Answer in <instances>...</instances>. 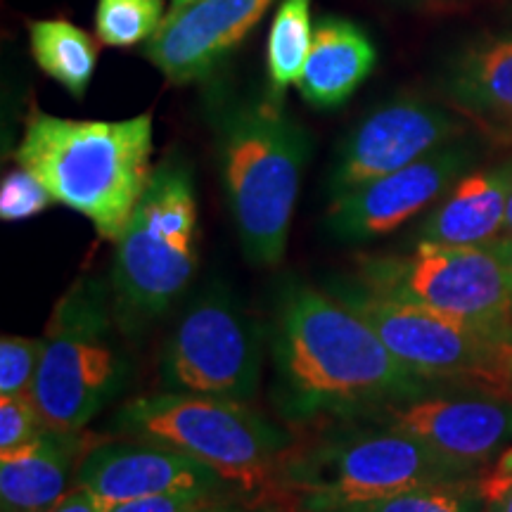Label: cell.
<instances>
[{
    "label": "cell",
    "mask_w": 512,
    "mask_h": 512,
    "mask_svg": "<svg viewBox=\"0 0 512 512\" xmlns=\"http://www.w3.org/2000/svg\"><path fill=\"white\" fill-rule=\"evenodd\" d=\"M285 411L347 418L363 408L430 394L432 382L396 358L358 313L313 287H292L275 339Z\"/></svg>",
    "instance_id": "6da1fadb"
},
{
    "label": "cell",
    "mask_w": 512,
    "mask_h": 512,
    "mask_svg": "<svg viewBox=\"0 0 512 512\" xmlns=\"http://www.w3.org/2000/svg\"><path fill=\"white\" fill-rule=\"evenodd\" d=\"M152 117L64 119L31 112L15 162L55 197L86 216L102 240L117 242L150 181Z\"/></svg>",
    "instance_id": "7a4b0ae2"
},
{
    "label": "cell",
    "mask_w": 512,
    "mask_h": 512,
    "mask_svg": "<svg viewBox=\"0 0 512 512\" xmlns=\"http://www.w3.org/2000/svg\"><path fill=\"white\" fill-rule=\"evenodd\" d=\"M309 150V133L283 110V100L268 95L223 114V185L242 249L256 266L283 261Z\"/></svg>",
    "instance_id": "3957f363"
},
{
    "label": "cell",
    "mask_w": 512,
    "mask_h": 512,
    "mask_svg": "<svg viewBox=\"0 0 512 512\" xmlns=\"http://www.w3.org/2000/svg\"><path fill=\"white\" fill-rule=\"evenodd\" d=\"M477 477L392 427H356L290 444L280 463V498L302 512H347L415 486Z\"/></svg>",
    "instance_id": "277c9868"
},
{
    "label": "cell",
    "mask_w": 512,
    "mask_h": 512,
    "mask_svg": "<svg viewBox=\"0 0 512 512\" xmlns=\"http://www.w3.org/2000/svg\"><path fill=\"white\" fill-rule=\"evenodd\" d=\"M114 425L131 439L200 460L230 489L256 501L280 496V463L292 439L249 403L164 389L124 403Z\"/></svg>",
    "instance_id": "5b68a950"
},
{
    "label": "cell",
    "mask_w": 512,
    "mask_h": 512,
    "mask_svg": "<svg viewBox=\"0 0 512 512\" xmlns=\"http://www.w3.org/2000/svg\"><path fill=\"white\" fill-rule=\"evenodd\" d=\"M197 195L190 169L166 159L117 240L112 283L121 306L143 318L159 316L190 285L197 268Z\"/></svg>",
    "instance_id": "8992f818"
},
{
    "label": "cell",
    "mask_w": 512,
    "mask_h": 512,
    "mask_svg": "<svg viewBox=\"0 0 512 512\" xmlns=\"http://www.w3.org/2000/svg\"><path fill=\"white\" fill-rule=\"evenodd\" d=\"M128 363L93 283L72 287L55 306L43 337L31 399L50 430L81 432L121 392Z\"/></svg>",
    "instance_id": "52a82bcc"
},
{
    "label": "cell",
    "mask_w": 512,
    "mask_h": 512,
    "mask_svg": "<svg viewBox=\"0 0 512 512\" xmlns=\"http://www.w3.org/2000/svg\"><path fill=\"white\" fill-rule=\"evenodd\" d=\"M358 275L380 297L512 337V280L489 245L420 240L408 256L361 259Z\"/></svg>",
    "instance_id": "ba28073f"
},
{
    "label": "cell",
    "mask_w": 512,
    "mask_h": 512,
    "mask_svg": "<svg viewBox=\"0 0 512 512\" xmlns=\"http://www.w3.org/2000/svg\"><path fill=\"white\" fill-rule=\"evenodd\" d=\"M335 297L366 320L415 375L512 399V337L380 297L361 283L339 287Z\"/></svg>",
    "instance_id": "9c48e42d"
},
{
    "label": "cell",
    "mask_w": 512,
    "mask_h": 512,
    "mask_svg": "<svg viewBox=\"0 0 512 512\" xmlns=\"http://www.w3.org/2000/svg\"><path fill=\"white\" fill-rule=\"evenodd\" d=\"M159 380L166 392L249 403L261 382V342L223 292L197 299L166 344Z\"/></svg>",
    "instance_id": "30bf717a"
},
{
    "label": "cell",
    "mask_w": 512,
    "mask_h": 512,
    "mask_svg": "<svg viewBox=\"0 0 512 512\" xmlns=\"http://www.w3.org/2000/svg\"><path fill=\"white\" fill-rule=\"evenodd\" d=\"M375 420L422 441L460 470L479 475L512 444V399L418 396L377 406Z\"/></svg>",
    "instance_id": "8fae6325"
},
{
    "label": "cell",
    "mask_w": 512,
    "mask_h": 512,
    "mask_svg": "<svg viewBox=\"0 0 512 512\" xmlns=\"http://www.w3.org/2000/svg\"><path fill=\"white\" fill-rule=\"evenodd\" d=\"M475 162L470 145H444L394 174L332 197L328 228L339 240L366 242L392 233L451 188Z\"/></svg>",
    "instance_id": "7c38bea8"
},
{
    "label": "cell",
    "mask_w": 512,
    "mask_h": 512,
    "mask_svg": "<svg viewBox=\"0 0 512 512\" xmlns=\"http://www.w3.org/2000/svg\"><path fill=\"white\" fill-rule=\"evenodd\" d=\"M74 486L91 491L107 510L136 498L223 494L230 486L200 460L155 441H98L81 460Z\"/></svg>",
    "instance_id": "4fadbf2b"
},
{
    "label": "cell",
    "mask_w": 512,
    "mask_h": 512,
    "mask_svg": "<svg viewBox=\"0 0 512 512\" xmlns=\"http://www.w3.org/2000/svg\"><path fill=\"white\" fill-rule=\"evenodd\" d=\"M458 121L439 107L418 100H396L368 114L351 133L332 171V197L394 174L448 145Z\"/></svg>",
    "instance_id": "5bb4252c"
},
{
    "label": "cell",
    "mask_w": 512,
    "mask_h": 512,
    "mask_svg": "<svg viewBox=\"0 0 512 512\" xmlns=\"http://www.w3.org/2000/svg\"><path fill=\"white\" fill-rule=\"evenodd\" d=\"M275 0H188L171 5L157 34L145 43V55L171 83H192L207 76Z\"/></svg>",
    "instance_id": "9a60e30c"
},
{
    "label": "cell",
    "mask_w": 512,
    "mask_h": 512,
    "mask_svg": "<svg viewBox=\"0 0 512 512\" xmlns=\"http://www.w3.org/2000/svg\"><path fill=\"white\" fill-rule=\"evenodd\" d=\"M98 444L91 434L46 427L31 444L0 456L3 512H48L74 486L83 456Z\"/></svg>",
    "instance_id": "2e32d148"
},
{
    "label": "cell",
    "mask_w": 512,
    "mask_h": 512,
    "mask_svg": "<svg viewBox=\"0 0 512 512\" xmlns=\"http://www.w3.org/2000/svg\"><path fill=\"white\" fill-rule=\"evenodd\" d=\"M510 195L512 159L463 176L422 223L420 240L458 247L489 245L501 238Z\"/></svg>",
    "instance_id": "e0dca14e"
},
{
    "label": "cell",
    "mask_w": 512,
    "mask_h": 512,
    "mask_svg": "<svg viewBox=\"0 0 512 512\" xmlns=\"http://www.w3.org/2000/svg\"><path fill=\"white\" fill-rule=\"evenodd\" d=\"M375 46L354 22L323 17L313 27V43L297 88L320 110L342 105L375 67Z\"/></svg>",
    "instance_id": "ac0fdd59"
},
{
    "label": "cell",
    "mask_w": 512,
    "mask_h": 512,
    "mask_svg": "<svg viewBox=\"0 0 512 512\" xmlns=\"http://www.w3.org/2000/svg\"><path fill=\"white\" fill-rule=\"evenodd\" d=\"M448 91L465 112L512 126V36L486 38L465 50L453 67Z\"/></svg>",
    "instance_id": "d6986e66"
},
{
    "label": "cell",
    "mask_w": 512,
    "mask_h": 512,
    "mask_svg": "<svg viewBox=\"0 0 512 512\" xmlns=\"http://www.w3.org/2000/svg\"><path fill=\"white\" fill-rule=\"evenodd\" d=\"M29 43L41 72L81 100L91 86L98 62V48L91 34L67 19H36L29 24Z\"/></svg>",
    "instance_id": "ffe728a7"
},
{
    "label": "cell",
    "mask_w": 512,
    "mask_h": 512,
    "mask_svg": "<svg viewBox=\"0 0 512 512\" xmlns=\"http://www.w3.org/2000/svg\"><path fill=\"white\" fill-rule=\"evenodd\" d=\"M313 43L311 0H280L266 46L268 95L283 100L290 86H297Z\"/></svg>",
    "instance_id": "44dd1931"
},
{
    "label": "cell",
    "mask_w": 512,
    "mask_h": 512,
    "mask_svg": "<svg viewBox=\"0 0 512 512\" xmlns=\"http://www.w3.org/2000/svg\"><path fill=\"white\" fill-rule=\"evenodd\" d=\"M347 512H486L479 477L415 486Z\"/></svg>",
    "instance_id": "7402d4cb"
},
{
    "label": "cell",
    "mask_w": 512,
    "mask_h": 512,
    "mask_svg": "<svg viewBox=\"0 0 512 512\" xmlns=\"http://www.w3.org/2000/svg\"><path fill=\"white\" fill-rule=\"evenodd\" d=\"M166 17L164 0H98L95 34L112 48L147 43Z\"/></svg>",
    "instance_id": "603a6c76"
},
{
    "label": "cell",
    "mask_w": 512,
    "mask_h": 512,
    "mask_svg": "<svg viewBox=\"0 0 512 512\" xmlns=\"http://www.w3.org/2000/svg\"><path fill=\"white\" fill-rule=\"evenodd\" d=\"M43 356V339L5 335L0 339V396L31 394Z\"/></svg>",
    "instance_id": "cb8c5ba5"
},
{
    "label": "cell",
    "mask_w": 512,
    "mask_h": 512,
    "mask_svg": "<svg viewBox=\"0 0 512 512\" xmlns=\"http://www.w3.org/2000/svg\"><path fill=\"white\" fill-rule=\"evenodd\" d=\"M55 197L31 171L19 169L5 174L0 185V219L3 221H24L46 211Z\"/></svg>",
    "instance_id": "d4e9b609"
},
{
    "label": "cell",
    "mask_w": 512,
    "mask_h": 512,
    "mask_svg": "<svg viewBox=\"0 0 512 512\" xmlns=\"http://www.w3.org/2000/svg\"><path fill=\"white\" fill-rule=\"evenodd\" d=\"M46 430L31 394L0 396V456L27 446Z\"/></svg>",
    "instance_id": "484cf974"
},
{
    "label": "cell",
    "mask_w": 512,
    "mask_h": 512,
    "mask_svg": "<svg viewBox=\"0 0 512 512\" xmlns=\"http://www.w3.org/2000/svg\"><path fill=\"white\" fill-rule=\"evenodd\" d=\"M242 505L230 496L223 494H166L126 501L110 508L107 512H230Z\"/></svg>",
    "instance_id": "4316f807"
},
{
    "label": "cell",
    "mask_w": 512,
    "mask_h": 512,
    "mask_svg": "<svg viewBox=\"0 0 512 512\" xmlns=\"http://www.w3.org/2000/svg\"><path fill=\"white\" fill-rule=\"evenodd\" d=\"M48 512H107L98 498L91 491L81 489V486H72V489L64 494L60 503H55Z\"/></svg>",
    "instance_id": "83f0119b"
},
{
    "label": "cell",
    "mask_w": 512,
    "mask_h": 512,
    "mask_svg": "<svg viewBox=\"0 0 512 512\" xmlns=\"http://www.w3.org/2000/svg\"><path fill=\"white\" fill-rule=\"evenodd\" d=\"M482 496L486 501V512H512V482L482 486Z\"/></svg>",
    "instance_id": "f1b7e54d"
},
{
    "label": "cell",
    "mask_w": 512,
    "mask_h": 512,
    "mask_svg": "<svg viewBox=\"0 0 512 512\" xmlns=\"http://www.w3.org/2000/svg\"><path fill=\"white\" fill-rule=\"evenodd\" d=\"M505 482H512V444L496 458L494 467L489 472H482V477H479L482 486H498Z\"/></svg>",
    "instance_id": "f546056e"
},
{
    "label": "cell",
    "mask_w": 512,
    "mask_h": 512,
    "mask_svg": "<svg viewBox=\"0 0 512 512\" xmlns=\"http://www.w3.org/2000/svg\"><path fill=\"white\" fill-rule=\"evenodd\" d=\"M489 247L498 254V259L503 261V266L508 268L510 280H512V238H496L489 242Z\"/></svg>",
    "instance_id": "4dcf8cb0"
},
{
    "label": "cell",
    "mask_w": 512,
    "mask_h": 512,
    "mask_svg": "<svg viewBox=\"0 0 512 512\" xmlns=\"http://www.w3.org/2000/svg\"><path fill=\"white\" fill-rule=\"evenodd\" d=\"M501 238H512V195L508 200V209H505V221H503Z\"/></svg>",
    "instance_id": "1f68e13d"
},
{
    "label": "cell",
    "mask_w": 512,
    "mask_h": 512,
    "mask_svg": "<svg viewBox=\"0 0 512 512\" xmlns=\"http://www.w3.org/2000/svg\"><path fill=\"white\" fill-rule=\"evenodd\" d=\"M230 512H245V510H242V505H238V508H233Z\"/></svg>",
    "instance_id": "d6a6232c"
}]
</instances>
